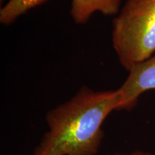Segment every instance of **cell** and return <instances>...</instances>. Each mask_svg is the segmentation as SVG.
<instances>
[{"instance_id": "obj_1", "label": "cell", "mask_w": 155, "mask_h": 155, "mask_svg": "<svg viewBox=\"0 0 155 155\" xmlns=\"http://www.w3.org/2000/svg\"><path fill=\"white\" fill-rule=\"evenodd\" d=\"M121 104L119 89L95 91L83 86L48 112V130L32 155H96L104 136L103 124Z\"/></svg>"}, {"instance_id": "obj_2", "label": "cell", "mask_w": 155, "mask_h": 155, "mask_svg": "<svg viewBox=\"0 0 155 155\" xmlns=\"http://www.w3.org/2000/svg\"><path fill=\"white\" fill-rule=\"evenodd\" d=\"M111 40L119 63L129 71L155 53V0H127L114 19Z\"/></svg>"}, {"instance_id": "obj_3", "label": "cell", "mask_w": 155, "mask_h": 155, "mask_svg": "<svg viewBox=\"0 0 155 155\" xmlns=\"http://www.w3.org/2000/svg\"><path fill=\"white\" fill-rule=\"evenodd\" d=\"M124 83L119 88L122 97L120 110H131L144 92L155 90V55L137 64L129 71Z\"/></svg>"}, {"instance_id": "obj_4", "label": "cell", "mask_w": 155, "mask_h": 155, "mask_svg": "<svg viewBox=\"0 0 155 155\" xmlns=\"http://www.w3.org/2000/svg\"><path fill=\"white\" fill-rule=\"evenodd\" d=\"M121 0H72L71 15L77 24H84L94 13L99 12L105 16L118 14Z\"/></svg>"}, {"instance_id": "obj_5", "label": "cell", "mask_w": 155, "mask_h": 155, "mask_svg": "<svg viewBox=\"0 0 155 155\" xmlns=\"http://www.w3.org/2000/svg\"><path fill=\"white\" fill-rule=\"evenodd\" d=\"M48 0H9L0 10V22L8 25L29 10L46 2Z\"/></svg>"}, {"instance_id": "obj_6", "label": "cell", "mask_w": 155, "mask_h": 155, "mask_svg": "<svg viewBox=\"0 0 155 155\" xmlns=\"http://www.w3.org/2000/svg\"><path fill=\"white\" fill-rule=\"evenodd\" d=\"M108 155H153L150 152H142V151H135L131 153H129V154H120V153H116V154H112Z\"/></svg>"}]
</instances>
